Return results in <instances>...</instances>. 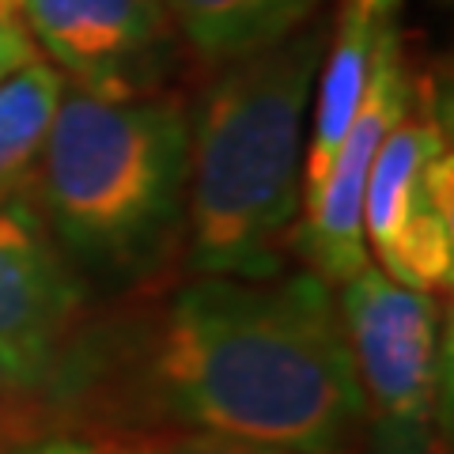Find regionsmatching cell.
I'll list each match as a JSON object with an SVG mask.
<instances>
[{
    "instance_id": "5",
    "label": "cell",
    "mask_w": 454,
    "mask_h": 454,
    "mask_svg": "<svg viewBox=\"0 0 454 454\" xmlns=\"http://www.w3.org/2000/svg\"><path fill=\"white\" fill-rule=\"evenodd\" d=\"M375 152L364 190V247L382 277L443 295L454 284V148L432 88Z\"/></svg>"
},
{
    "instance_id": "1",
    "label": "cell",
    "mask_w": 454,
    "mask_h": 454,
    "mask_svg": "<svg viewBox=\"0 0 454 454\" xmlns=\"http://www.w3.org/2000/svg\"><path fill=\"white\" fill-rule=\"evenodd\" d=\"M65 432H205L292 454L360 443L333 284L318 273H193L160 300L88 318L53 382Z\"/></svg>"
},
{
    "instance_id": "8",
    "label": "cell",
    "mask_w": 454,
    "mask_h": 454,
    "mask_svg": "<svg viewBox=\"0 0 454 454\" xmlns=\"http://www.w3.org/2000/svg\"><path fill=\"white\" fill-rule=\"evenodd\" d=\"M417 83L405 68L402 38L394 23H382L375 42L372 80H367L364 106L352 121V129L340 145L333 167L325 170L315 193L303 197L300 220L292 231V250L307 262L310 273H318L325 284H345L367 265L364 247V190L372 175L375 152L413 103Z\"/></svg>"
},
{
    "instance_id": "14",
    "label": "cell",
    "mask_w": 454,
    "mask_h": 454,
    "mask_svg": "<svg viewBox=\"0 0 454 454\" xmlns=\"http://www.w3.org/2000/svg\"><path fill=\"white\" fill-rule=\"evenodd\" d=\"M12 454H137L125 439L114 435H88V432H53L38 443H27Z\"/></svg>"
},
{
    "instance_id": "7",
    "label": "cell",
    "mask_w": 454,
    "mask_h": 454,
    "mask_svg": "<svg viewBox=\"0 0 454 454\" xmlns=\"http://www.w3.org/2000/svg\"><path fill=\"white\" fill-rule=\"evenodd\" d=\"M88 322L83 280L38 212L0 201V364L53 402V382Z\"/></svg>"
},
{
    "instance_id": "6",
    "label": "cell",
    "mask_w": 454,
    "mask_h": 454,
    "mask_svg": "<svg viewBox=\"0 0 454 454\" xmlns=\"http://www.w3.org/2000/svg\"><path fill=\"white\" fill-rule=\"evenodd\" d=\"M73 88L103 98L155 95L178 35L163 0H0Z\"/></svg>"
},
{
    "instance_id": "2",
    "label": "cell",
    "mask_w": 454,
    "mask_h": 454,
    "mask_svg": "<svg viewBox=\"0 0 454 454\" xmlns=\"http://www.w3.org/2000/svg\"><path fill=\"white\" fill-rule=\"evenodd\" d=\"M325 27L223 61L190 114L186 269L273 277L288 262L303 201V125Z\"/></svg>"
},
{
    "instance_id": "16",
    "label": "cell",
    "mask_w": 454,
    "mask_h": 454,
    "mask_svg": "<svg viewBox=\"0 0 454 454\" xmlns=\"http://www.w3.org/2000/svg\"><path fill=\"white\" fill-rule=\"evenodd\" d=\"M356 12H364L367 20H379V23H394L397 8H402V0H348Z\"/></svg>"
},
{
    "instance_id": "10",
    "label": "cell",
    "mask_w": 454,
    "mask_h": 454,
    "mask_svg": "<svg viewBox=\"0 0 454 454\" xmlns=\"http://www.w3.org/2000/svg\"><path fill=\"white\" fill-rule=\"evenodd\" d=\"M325 0H163L178 42L208 65H223L315 23Z\"/></svg>"
},
{
    "instance_id": "11",
    "label": "cell",
    "mask_w": 454,
    "mask_h": 454,
    "mask_svg": "<svg viewBox=\"0 0 454 454\" xmlns=\"http://www.w3.org/2000/svg\"><path fill=\"white\" fill-rule=\"evenodd\" d=\"M61 91L65 76L42 57L0 80V201H16L23 182L35 175Z\"/></svg>"
},
{
    "instance_id": "9",
    "label": "cell",
    "mask_w": 454,
    "mask_h": 454,
    "mask_svg": "<svg viewBox=\"0 0 454 454\" xmlns=\"http://www.w3.org/2000/svg\"><path fill=\"white\" fill-rule=\"evenodd\" d=\"M379 31H382L379 20H367L348 0L340 4L315 80L318 95H310L315 98V118H310V140L303 145V197L318 190V182L333 167L337 152L364 106Z\"/></svg>"
},
{
    "instance_id": "15",
    "label": "cell",
    "mask_w": 454,
    "mask_h": 454,
    "mask_svg": "<svg viewBox=\"0 0 454 454\" xmlns=\"http://www.w3.org/2000/svg\"><path fill=\"white\" fill-rule=\"evenodd\" d=\"M38 50L35 42L27 38V31L8 16V12H0V80L16 76L20 68H27L31 61H38Z\"/></svg>"
},
{
    "instance_id": "12",
    "label": "cell",
    "mask_w": 454,
    "mask_h": 454,
    "mask_svg": "<svg viewBox=\"0 0 454 454\" xmlns=\"http://www.w3.org/2000/svg\"><path fill=\"white\" fill-rule=\"evenodd\" d=\"M53 432H65V424L50 394L27 387L23 379H16L0 364V454L38 443Z\"/></svg>"
},
{
    "instance_id": "13",
    "label": "cell",
    "mask_w": 454,
    "mask_h": 454,
    "mask_svg": "<svg viewBox=\"0 0 454 454\" xmlns=\"http://www.w3.org/2000/svg\"><path fill=\"white\" fill-rule=\"evenodd\" d=\"M137 454H292L265 443H247L231 435H205V432H152L125 439Z\"/></svg>"
},
{
    "instance_id": "4",
    "label": "cell",
    "mask_w": 454,
    "mask_h": 454,
    "mask_svg": "<svg viewBox=\"0 0 454 454\" xmlns=\"http://www.w3.org/2000/svg\"><path fill=\"white\" fill-rule=\"evenodd\" d=\"M367 454H435L447 428L450 337L439 295L413 292L367 262L333 288Z\"/></svg>"
},
{
    "instance_id": "3",
    "label": "cell",
    "mask_w": 454,
    "mask_h": 454,
    "mask_svg": "<svg viewBox=\"0 0 454 454\" xmlns=\"http://www.w3.org/2000/svg\"><path fill=\"white\" fill-rule=\"evenodd\" d=\"M186 170L178 98H103L65 83L35 163L42 223L80 280L137 288L186 235Z\"/></svg>"
}]
</instances>
